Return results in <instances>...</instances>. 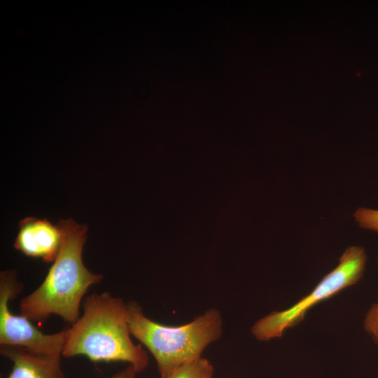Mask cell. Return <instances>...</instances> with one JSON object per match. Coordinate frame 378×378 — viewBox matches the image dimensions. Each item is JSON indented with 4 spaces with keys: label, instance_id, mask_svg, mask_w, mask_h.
<instances>
[{
    "label": "cell",
    "instance_id": "cell-1",
    "mask_svg": "<svg viewBox=\"0 0 378 378\" xmlns=\"http://www.w3.org/2000/svg\"><path fill=\"white\" fill-rule=\"evenodd\" d=\"M83 314L66 328L62 356H84L92 362H125L138 373L149 358L141 344H135L127 321V303L108 292L94 293L83 301Z\"/></svg>",
    "mask_w": 378,
    "mask_h": 378
},
{
    "label": "cell",
    "instance_id": "cell-2",
    "mask_svg": "<svg viewBox=\"0 0 378 378\" xmlns=\"http://www.w3.org/2000/svg\"><path fill=\"white\" fill-rule=\"evenodd\" d=\"M63 234L60 251L41 284L24 297L20 314L32 322L43 323L57 315L71 325L80 317L83 298L89 288L103 279L90 272L82 258L88 226L69 218L57 223Z\"/></svg>",
    "mask_w": 378,
    "mask_h": 378
},
{
    "label": "cell",
    "instance_id": "cell-3",
    "mask_svg": "<svg viewBox=\"0 0 378 378\" xmlns=\"http://www.w3.org/2000/svg\"><path fill=\"white\" fill-rule=\"evenodd\" d=\"M130 330L155 358L161 378H167L184 364L200 357L223 334V318L210 308L190 322L167 326L148 318L138 302L127 303Z\"/></svg>",
    "mask_w": 378,
    "mask_h": 378
},
{
    "label": "cell",
    "instance_id": "cell-4",
    "mask_svg": "<svg viewBox=\"0 0 378 378\" xmlns=\"http://www.w3.org/2000/svg\"><path fill=\"white\" fill-rule=\"evenodd\" d=\"M366 260L362 246H349L340 258L339 265L309 295L287 309L271 312L259 319L251 328L253 335L259 341L281 337L284 330L299 323L315 304L356 284L363 275Z\"/></svg>",
    "mask_w": 378,
    "mask_h": 378
},
{
    "label": "cell",
    "instance_id": "cell-5",
    "mask_svg": "<svg viewBox=\"0 0 378 378\" xmlns=\"http://www.w3.org/2000/svg\"><path fill=\"white\" fill-rule=\"evenodd\" d=\"M23 289L15 270L0 274V346H15L36 354L61 357L66 328L53 334H45L27 317L13 314L9 303Z\"/></svg>",
    "mask_w": 378,
    "mask_h": 378
},
{
    "label": "cell",
    "instance_id": "cell-6",
    "mask_svg": "<svg viewBox=\"0 0 378 378\" xmlns=\"http://www.w3.org/2000/svg\"><path fill=\"white\" fill-rule=\"evenodd\" d=\"M63 240L62 230L47 219L26 217L19 222L13 247L26 256L53 262Z\"/></svg>",
    "mask_w": 378,
    "mask_h": 378
},
{
    "label": "cell",
    "instance_id": "cell-7",
    "mask_svg": "<svg viewBox=\"0 0 378 378\" xmlns=\"http://www.w3.org/2000/svg\"><path fill=\"white\" fill-rule=\"evenodd\" d=\"M0 354L12 363L5 378H66L60 357L41 356L15 346H0Z\"/></svg>",
    "mask_w": 378,
    "mask_h": 378
},
{
    "label": "cell",
    "instance_id": "cell-8",
    "mask_svg": "<svg viewBox=\"0 0 378 378\" xmlns=\"http://www.w3.org/2000/svg\"><path fill=\"white\" fill-rule=\"evenodd\" d=\"M211 363L200 357L178 368L167 378H203Z\"/></svg>",
    "mask_w": 378,
    "mask_h": 378
},
{
    "label": "cell",
    "instance_id": "cell-9",
    "mask_svg": "<svg viewBox=\"0 0 378 378\" xmlns=\"http://www.w3.org/2000/svg\"><path fill=\"white\" fill-rule=\"evenodd\" d=\"M354 216L360 227L378 232V210L360 207Z\"/></svg>",
    "mask_w": 378,
    "mask_h": 378
},
{
    "label": "cell",
    "instance_id": "cell-10",
    "mask_svg": "<svg viewBox=\"0 0 378 378\" xmlns=\"http://www.w3.org/2000/svg\"><path fill=\"white\" fill-rule=\"evenodd\" d=\"M364 328L378 344V303L374 304L369 310L364 321Z\"/></svg>",
    "mask_w": 378,
    "mask_h": 378
},
{
    "label": "cell",
    "instance_id": "cell-11",
    "mask_svg": "<svg viewBox=\"0 0 378 378\" xmlns=\"http://www.w3.org/2000/svg\"><path fill=\"white\" fill-rule=\"evenodd\" d=\"M137 371L132 366L128 365L127 368L114 374L111 378H136Z\"/></svg>",
    "mask_w": 378,
    "mask_h": 378
},
{
    "label": "cell",
    "instance_id": "cell-12",
    "mask_svg": "<svg viewBox=\"0 0 378 378\" xmlns=\"http://www.w3.org/2000/svg\"><path fill=\"white\" fill-rule=\"evenodd\" d=\"M213 374H214V368H213V365L211 364L207 368V370H206L203 378H213Z\"/></svg>",
    "mask_w": 378,
    "mask_h": 378
}]
</instances>
